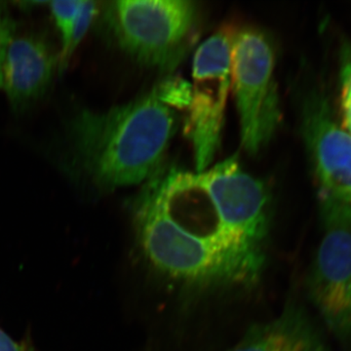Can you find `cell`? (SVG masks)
I'll use <instances>...</instances> for the list:
<instances>
[{"instance_id":"1","label":"cell","mask_w":351,"mask_h":351,"mask_svg":"<svg viewBox=\"0 0 351 351\" xmlns=\"http://www.w3.org/2000/svg\"><path fill=\"white\" fill-rule=\"evenodd\" d=\"M132 211L143 262L175 290H244L265 271L272 195L237 157L199 173L163 167L145 182Z\"/></svg>"},{"instance_id":"2","label":"cell","mask_w":351,"mask_h":351,"mask_svg":"<svg viewBox=\"0 0 351 351\" xmlns=\"http://www.w3.org/2000/svg\"><path fill=\"white\" fill-rule=\"evenodd\" d=\"M188 98L184 82L169 78L106 112L78 110L66 125L69 172L101 191L145 184L162 169Z\"/></svg>"},{"instance_id":"3","label":"cell","mask_w":351,"mask_h":351,"mask_svg":"<svg viewBox=\"0 0 351 351\" xmlns=\"http://www.w3.org/2000/svg\"><path fill=\"white\" fill-rule=\"evenodd\" d=\"M105 16L120 49L158 71H174L195 43L198 8L191 0L112 1Z\"/></svg>"},{"instance_id":"4","label":"cell","mask_w":351,"mask_h":351,"mask_svg":"<svg viewBox=\"0 0 351 351\" xmlns=\"http://www.w3.org/2000/svg\"><path fill=\"white\" fill-rule=\"evenodd\" d=\"M274 69L276 53L265 32L254 27L232 32V88L239 117L240 141L250 156L265 149L280 125Z\"/></svg>"},{"instance_id":"5","label":"cell","mask_w":351,"mask_h":351,"mask_svg":"<svg viewBox=\"0 0 351 351\" xmlns=\"http://www.w3.org/2000/svg\"><path fill=\"white\" fill-rule=\"evenodd\" d=\"M232 32H215L198 46L182 131L193 152L195 172L213 163L221 147L226 104L232 89Z\"/></svg>"},{"instance_id":"6","label":"cell","mask_w":351,"mask_h":351,"mask_svg":"<svg viewBox=\"0 0 351 351\" xmlns=\"http://www.w3.org/2000/svg\"><path fill=\"white\" fill-rule=\"evenodd\" d=\"M302 130L313 164L322 217L351 219V136L318 92L302 105Z\"/></svg>"},{"instance_id":"7","label":"cell","mask_w":351,"mask_h":351,"mask_svg":"<svg viewBox=\"0 0 351 351\" xmlns=\"http://www.w3.org/2000/svg\"><path fill=\"white\" fill-rule=\"evenodd\" d=\"M323 219L325 232L314 258L309 292L332 334L351 339V219Z\"/></svg>"},{"instance_id":"8","label":"cell","mask_w":351,"mask_h":351,"mask_svg":"<svg viewBox=\"0 0 351 351\" xmlns=\"http://www.w3.org/2000/svg\"><path fill=\"white\" fill-rule=\"evenodd\" d=\"M56 69L59 71V54L45 36L38 32H16L2 69V89L14 110H25L41 98Z\"/></svg>"},{"instance_id":"9","label":"cell","mask_w":351,"mask_h":351,"mask_svg":"<svg viewBox=\"0 0 351 351\" xmlns=\"http://www.w3.org/2000/svg\"><path fill=\"white\" fill-rule=\"evenodd\" d=\"M226 351H328L317 330L301 308L293 304L274 319L252 326Z\"/></svg>"},{"instance_id":"10","label":"cell","mask_w":351,"mask_h":351,"mask_svg":"<svg viewBox=\"0 0 351 351\" xmlns=\"http://www.w3.org/2000/svg\"><path fill=\"white\" fill-rule=\"evenodd\" d=\"M82 3V0L48 2L51 15L55 21L58 32H59L60 38H61L62 47L61 52L59 53V57L66 51L69 41H71Z\"/></svg>"},{"instance_id":"11","label":"cell","mask_w":351,"mask_h":351,"mask_svg":"<svg viewBox=\"0 0 351 351\" xmlns=\"http://www.w3.org/2000/svg\"><path fill=\"white\" fill-rule=\"evenodd\" d=\"M99 11H100V3H99V2L82 1L71 41H69V46L66 47V51H64L63 54L60 55L59 57L60 73H62L63 69L68 66L69 60H71L77 46L82 43L85 34L89 31L90 27H91L95 18L98 16Z\"/></svg>"},{"instance_id":"12","label":"cell","mask_w":351,"mask_h":351,"mask_svg":"<svg viewBox=\"0 0 351 351\" xmlns=\"http://www.w3.org/2000/svg\"><path fill=\"white\" fill-rule=\"evenodd\" d=\"M16 34V24L12 16L7 8L5 2L0 1V88L3 86V69L4 59L9 44Z\"/></svg>"},{"instance_id":"13","label":"cell","mask_w":351,"mask_h":351,"mask_svg":"<svg viewBox=\"0 0 351 351\" xmlns=\"http://www.w3.org/2000/svg\"><path fill=\"white\" fill-rule=\"evenodd\" d=\"M341 112H351V43L343 46L341 54Z\"/></svg>"},{"instance_id":"14","label":"cell","mask_w":351,"mask_h":351,"mask_svg":"<svg viewBox=\"0 0 351 351\" xmlns=\"http://www.w3.org/2000/svg\"><path fill=\"white\" fill-rule=\"evenodd\" d=\"M0 351H34L31 346L19 343L0 329Z\"/></svg>"},{"instance_id":"15","label":"cell","mask_w":351,"mask_h":351,"mask_svg":"<svg viewBox=\"0 0 351 351\" xmlns=\"http://www.w3.org/2000/svg\"><path fill=\"white\" fill-rule=\"evenodd\" d=\"M341 117H343L341 126H343L345 130L351 136V112H343Z\"/></svg>"}]
</instances>
